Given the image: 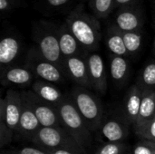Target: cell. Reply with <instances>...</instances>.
Wrapping results in <instances>:
<instances>
[{"mask_svg": "<svg viewBox=\"0 0 155 154\" xmlns=\"http://www.w3.org/2000/svg\"><path fill=\"white\" fill-rule=\"evenodd\" d=\"M155 117V91L143 90L139 117L135 124L150 121ZM134 124V125H135Z\"/></svg>", "mask_w": 155, "mask_h": 154, "instance_id": "44dd1931", "label": "cell"}, {"mask_svg": "<svg viewBox=\"0 0 155 154\" xmlns=\"http://www.w3.org/2000/svg\"><path fill=\"white\" fill-rule=\"evenodd\" d=\"M154 118H155V117H154Z\"/></svg>", "mask_w": 155, "mask_h": 154, "instance_id": "f35d334b", "label": "cell"}, {"mask_svg": "<svg viewBox=\"0 0 155 154\" xmlns=\"http://www.w3.org/2000/svg\"><path fill=\"white\" fill-rule=\"evenodd\" d=\"M130 123L123 116H112L104 120L100 133L107 143H123L129 134Z\"/></svg>", "mask_w": 155, "mask_h": 154, "instance_id": "8fae6325", "label": "cell"}, {"mask_svg": "<svg viewBox=\"0 0 155 154\" xmlns=\"http://www.w3.org/2000/svg\"><path fill=\"white\" fill-rule=\"evenodd\" d=\"M14 154H15V153H14Z\"/></svg>", "mask_w": 155, "mask_h": 154, "instance_id": "74e56055", "label": "cell"}, {"mask_svg": "<svg viewBox=\"0 0 155 154\" xmlns=\"http://www.w3.org/2000/svg\"><path fill=\"white\" fill-rule=\"evenodd\" d=\"M137 0H114V9H119L123 6L133 4Z\"/></svg>", "mask_w": 155, "mask_h": 154, "instance_id": "1f68e13d", "label": "cell"}, {"mask_svg": "<svg viewBox=\"0 0 155 154\" xmlns=\"http://www.w3.org/2000/svg\"><path fill=\"white\" fill-rule=\"evenodd\" d=\"M31 142L36 147L44 150H69L85 153V151L64 127H41Z\"/></svg>", "mask_w": 155, "mask_h": 154, "instance_id": "5b68a950", "label": "cell"}, {"mask_svg": "<svg viewBox=\"0 0 155 154\" xmlns=\"http://www.w3.org/2000/svg\"><path fill=\"white\" fill-rule=\"evenodd\" d=\"M70 98L92 133L99 131L104 120V105L100 99L89 89L78 85L71 92Z\"/></svg>", "mask_w": 155, "mask_h": 154, "instance_id": "3957f363", "label": "cell"}, {"mask_svg": "<svg viewBox=\"0 0 155 154\" xmlns=\"http://www.w3.org/2000/svg\"><path fill=\"white\" fill-rule=\"evenodd\" d=\"M70 0H46V3L48 4L49 6L54 7V8H57L60 6H63L64 5H66Z\"/></svg>", "mask_w": 155, "mask_h": 154, "instance_id": "4dcf8cb0", "label": "cell"}, {"mask_svg": "<svg viewBox=\"0 0 155 154\" xmlns=\"http://www.w3.org/2000/svg\"><path fill=\"white\" fill-rule=\"evenodd\" d=\"M49 154H84L69 150H45Z\"/></svg>", "mask_w": 155, "mask_h": 154, "instance_id": "d6a6232c", "label": "cell"}, {"mask_svg": "<svg viewBox=\"0 0 155 154\" xmlns=\"http://www.w3.org/2000/svg\"><path fill=\"white\" fill-rule=\"evenodd\" d=\"M21 51V43L14 35H5L0 42V64L2 69L13 65Z\"/></svg>", "mask_w": 155, "mask_h": 154, "instance_id": "ac0fdd59", "label": "cell"}, {"mask_svg": "<svg viewBox=\"0 0 155 154\" xmlns=\"http://www.w3.org/2000/svg\"><path fill=\"white\" fill-rule=\"evenodd\" d=\"M126 146L123 143H106L94 154H124Z\"/></svg>", "mask_w": 155, "mask_h": 154, "instance_id": "484cf974", "label": "cell"}, {"mask_svg": "<svg viewBox=\"0 0 155 154\" xmlns=\"http://www.w3.org/2000/svg\"><path fill=\"white\" fill-rule=\"evenodd\" d=\"M21 94L35 113L41 127H63L57 107L40 99L32 90L22 92Z\"/></svg>", "mask_w": 155, "mask_h": 154, "instance_id": "ba28073f", "label": "cell"}, {"mask_svg": "<svg viewBox=\"0 0 155 154\" xmlns=\"http://www.w3.org/2000/svg\"><path fill=\"white\" fill-rule=\"evenodd\" d=\"M31 90L40 99L55 107H58L65 98L56 85L43 80H35L32 84Z\"/></svg>", "mask_w": 155, "mask_h": 154, "instance_id": "e0dca14e", "label": "cell"}, {"mask_svg": "<svg viewBox=\"0 0 155 154\" xmlns=\"http://www.w3.org/2000/svg\"><path fill=\"white\" fill-rule=\"evenodd\" d=\"M153 25L155 27V0H153Z\"/></svg>", "mask_w": 155, "mask_h": 154, "instance_id": "836d02e7", "label": "cell"}, {"mask_svg": "<svg viewBox=\"0 0 155 154\" xmlns=\"http://www.w3.org/2000/svg\"><path fill=\"white\" fill-rule=\"evenodd\" d=\"M105 44L111 54L128 58L129 54L124 44L123 32L119 28H117L116 25H114V24H111L107 27Z\"/></svg>", "mask_w": 155, "mask_h": 154, "instance_id": "d6986e66", "label": "cell"}, {"mask_svg": "<svg viewBox=\"0 0 155 154\" xmlns=\"http://www.w3.org/2000/svg\"><path fill=\"white\" fill-rule=\"evenodd\" d=\"M22 99H23V109L19 121L17 133L23 138L31 141L41 128V124L35 113L28 104V103L23 98V96Z\"/></svg>", "mask_w": 155, "mask_h": 154, "instance_id": "2e32d148", "label": "cell"}, {"mask_svg": "<svg viewBox=\"0 0 155 154\" xmlns=\"http://www.w3.org/2000/svg\"><path fill=\"white\" fill-rule=\"evenodd\" d=\"M34 78V74L25 65H10L2 69L1 72V84L4 86H27L33 82Z\"/></svg>", "mask_w": 155, "mask_h": 154, "instance_id": "5bb4252c", "label": "cell"}, {"mask_svg": "<svg viewBox=\"0 0 155 154\" xmlns=\"http://www.w3.org/2000/svg\"><path fill=\"white\" fill-rule=\"evenodd\" d=\"M64 69L65 75L78 86L87 89L92 88L86 55L72 56L64 59Z\"/></svg>", "mask_w": 155, "mask_h": 154, "instance_id": "30bf717a", "label": "cell"}, {"mask_svg": "<svg viewBox=\"0 0 155 154\" xmlns=\"http://www.w3.org/2000/svg\"><path fill=\"white\" fill-rule=\"evenodd\" d=\"M64 23L87 52H95L99 48L102 39L100 21L87 13L83 5H76L65 17Z\"/></svg>", "mask_w": 155, "mask_h": 154, "instance_id": "6da1fadb", "label": "cell"}, {"mask_svg": "<svg viewBox=\"0 0 155 154\" xmlns=\"http://www.w3.org/2000/svg\"><path fill=\"white\" fill-rule=\"evenodd\" d=\"M58 39L64 59L72 56H85L89 53L78 42L64 22L58 25Z\"/></svg>", "mask_w": 155, "mask_h": 154, "instance_id": "4fadbf2b", "label": "cell"}, {"mask_svg": "<svg viewBox=\"0 0 155 154\" xmlns=\"http://www.w3.org/2000/svg\"><path fill=\"white\" fill-rule=\"evenodd\" d=\"M23 99L21 93L9 89L0 101V119H3L8 127L17 133L22 114Z\"/></svg>", "mask_w": 155, "mask_h": 154, "instance_id": "9c48e42d", "label": "cell"}, {"mask_svg": "<svg viewBox=\"0 0 155 154\" xmlns=\"http://www.w3.org/2000/svg\"><path fill=\"white\" fill-rule=\"evenodd\" d=\"M130 67L128 58L110 54V75L116 85H122L127 81Z\"/></svg>", "mask_w": 155, "mask_h": 154, "instance_id": "ffe728a7", "label": "cell"}, {"mask_svg": "<svg viewBox=\"0 0 155 154\" xmlns=\"http://www.w3.org/2000/svg\"><path fill=\"white\" fill-rule=\"evenodd\" d=\"M57 109L63 127L86 152L93 141L92 132L75 108L70 96L65 97Z\"/></svg>", "mask_w": 155, "mask_h": 154, "instance_id": "277c9868", "label": "cell"}, {"mask_svg": "<svg viewBox=\"0 0 155 154\" xmlns=\"http://www.w3.org/2000/svg\"><path fill=\"white\" fill-rule=\"evenodd\" d=\"M145 15L142 0L117 9L114 17V25L122 32H133L143 29Z\"/></svg>", "mask_w": 155, "mask_h": 154, "instance_id": "52a82bcc", "label": "cell"}, {"mask_svg": "<svg viewBox=\"0 0 155 154\" xmlns=\"http://www.w3.org/2000/svg\"><path fill=\"white\" fill-rule=\"evenodd\" d=\"M25 65L29 68L38 80H43L52 84H61L66 76L64 72L56 64L45 59L34 46L25 57Z\"/></svg>", "mask_w": 155, "mask_h": 154, "instance_id": "8992f818", "label": "cell"}, {"mask_svg": "<svg viewBox=\"0 0 155 154\" xmlns=\"http://www.w3.org/2000/svg\"><path fill=\"white\" fill-rule=\"evenodd\" d=\"M134 132L142 140L155 142V118L134 125Z\"/></svg>", "mask_w": 155, "mask_h": 154, "instance_id": "d4e9b609", "label": "cell"}, {"mask_svg": "<svg viewBox=\"0 0 155 154\" xmlns=\"http://www.w3.org/2000/svg\"><path fill=\"white\" fill-rule=\"evenodd\" d=\"M86 58L92 88L97 93L104 94L107 91V75L103 58L95 52L88 53Z\"/></svg>", "mask_w": 155, "mask_h": 154, "instance_id": "7c38bea8", "label": "cell"}, {"mask_svg": "<svg viewBox=\"0 0 155 154\" xmlns=\"http://www.w3.org/2000/svg\"><path fill=\"white\" fill-rule=\"evenodd\" d=\"M123 36L129 56L137 54L143 45V29L133 32H123Z\"/></svg>", "mask_w": 155, "mask_h": 154, "instance_id": "603a6c76", "label": "cell"}, {"mask_svg": "<svg viewBox=\"0 0 155 154\" xmlns=\"http://www.w3.org/2000/svg\"><path fill=\"white\" fill-rule=\"evenodd\" d=\"M143 91V90L137 84H135L131 86V88L126 93L124 102L123 115L125 120L130 123V125H134L138 120Z\"/></svg>", "mask_w": 155, "mask_h": 154, "instance_id": "9a60e30c", "label": "cell"}, {"mask_svg": "<svg viewBox=\"0 0 155 154\" xmlns=\"http://www.w3.org/2000/svg\"><path fill=\"white\" fill-rule=\"evenodd\" d=\"M15 154H49L45 150L39 147H24L19 149Z\"/></svg>", "mask_w": 155, "mask_h": 154, "instance_id": "f546056e", "label": "cell"}, {"mask_svg": "<svg viewBox=\"0 0 155 154\" xmlns=\"http://www.w3.org/2000/svg\"><path fill=\"white\" fill-rule=\"evenodd\" d=\"M127 154H133V153H127Z\"/></svg>", "mask_w": 155, "mask_h": 154, "instance_id": "d590c367", "label": "cell"}, {"mask_svg": "<svg viewBox=\"0 0 155 154\" xmlns=\"http://www.w3.org/2000/svg\"><path fill=\"white\" fill-rule=\"evenodd\" d=\"M133 154H155V142L149 140L140 141L134 145Z\"/></svg>", "mask_w": 155, "mask_h": 154, "instance_id": "4316f807", "label": "cell"}, {"mask_svg": "<svg viewBox=\"0 0 155 154\" xmlns=\"http://www.w3.org/2000/svg\"><path fill=\"white\" fill-rule=\"evenodd\" d=\"M32 33L35 44V47L38 53L64 72V58L58 39V25L49 21L40 20L34 24Z\"/></svg>", "mask_w": 155, "mask_h": 154, "instance_id": "7a4b0ae2", "label": "cell"}, {"mask_svg": "<svg viewBox=\"0 0 155 154\" xmlns=\"http://www.w3.org/2000/svg\"><path fill=\"white\" fill-rule=\"evenodd\" d=\"M153 54L155 55V37L154 40H153Z\"/></svg>", "mask_w": 155, "mask_h": 154, "instance_id": "e575fe53", "label": "cell"}, {"mask_svg": "<svg viewBox=\"0 0 155 154\" xmlns=\"http://www.w3.org/2000/svg\"><path fill=\"white\" fill-rule=\"evenodd\" d=\"M82 1H84V0H82Z\"/></svg>", "mask_w": 155, "mask_h": 154, "instance_id": "8d00e7d4", "label": "cell"}, {"mask_svg": "<svg viewBox=\"0 0 155 154\" xmlns=\"http://www.w3.org/2000/svg\"><path fill=\"white\" fill-rule=\"evenodd\" d=\"M88 5L98 19H105L114 9V0H89Z\"/></svg>", "mask_w": 155, "mask_h": 154, "instance_id": "cb8c5ba5", "label": "cell"}, {"mask_svg": "<svg viewBox=\"0 0 155 154\" xmlns=\"http://www.w3.org/2000/svg\"><path fill=\"white\" fill-rule=\"evenodd\" d=\"M136 84L143 90L155 91V60L149 61L143 67Z\"/></svg>", "mask_w": 155, "mask_h": 154, "instance_id": "7402d4cb", "label": "cell"}, {"mask_svg": "<svg viewBox=\"0 0 155 154\" xmlns=\"http://www.w3.org/2000/svg\"><path fill=\"white\" fill-rule=\"evenodd\" d=\"M14 133L15 132L8 127L6 123L3 119H0V146L1 147L5 146L12 141Z\"/></svg>", "mask_w": 155, "mask_h": 154, "instance_id": "83f0119b", "label": "cell"}, {"mask_svg": "<svg viewBox=\"0 0 155 154\" xmlns=\"http://www.w3.org/2000/svg\"><path fill=\"white\" fill-rule=\"evenodd\" d=\"M23 0H0V10L3 15L11 13L21 5Z\"/></svg>", "mask_w": 155, "mask_h": 154, "instance_id": "f1b7e54d", "label": "cell"}]
</instances>
